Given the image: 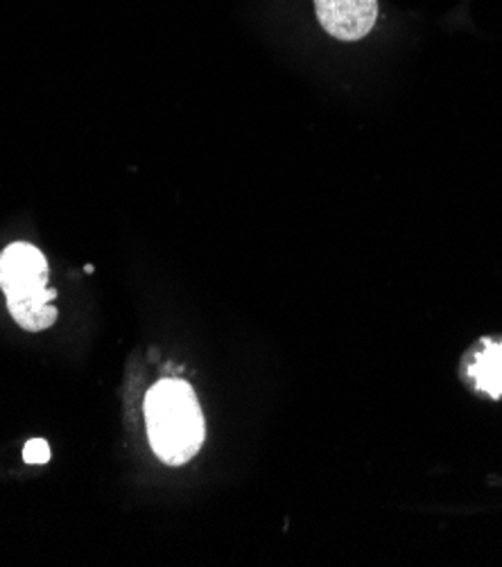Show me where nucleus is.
<instances>
[{
  "instance_id": "f03ea898",
  "label": "nucleus",
  "mask_w": 502,
  "mask_h": 567,
  "mask_svg": "<svg viewBox=\"0 0 502 567\" xmlns=\"http://www.w3.org/2000/svg\"><path fill=\"white\" fill-rule=\"evenodd\" d=\"M315 12L330 37L358 41L378 21V0H315Z\"/></svg>"
},
{
  "instance_id": "423d86ee",
  "label": "nucleus",
  "mask_w": 502,
  "mask_h": 567,
  "mask_svg": "<svg viewBox=\"0 0 502 567\" xmlns=\"http://www.w3.org/2000/svg\"><path fill=\"white\" fill-rule=\"evenodd\" d=\"M23 460H25V464H34V466L48 464L50 462V445L43 439H30L23 447Z\"/></svg>"
},
{
  "instance_id": "f257e3e1",
  "label": "nucleus",
  "mask_w": 502,
  "mask_h": 567,
  "mask_svg": "<svg viewBox=\"0 0 502 567\" xmlns=\"http://www.w3.org/2000/svg\"><path fill=\"white\" fill-rule=\"evenodd\" d=\"M145 425L154 455L167 466L191 462L206 434L197 395L180 378H165L147 391Z\"/></svg>"
},
{
  "instance_id": "7ed1b4c3",
  "label": "nucleus",
  "mask_w": 502,
  "mask_h": 567,
  "mask_svg": "<svg viewBox=\"0 0 502 567\" xmlns=\"http://www.w3.org/2000/svg\"><path fill=\"white\" fill-rule=\"evenodd\" d=\"M45 256L28 243H14L0 254V290L8 295H21L48 288Z\"/></svg>"
},
{
  "instance_id": "39448f33",
  "label": "nucleus",
  "mask_w": 502,
  "mask_h": 567,
  "mask_svg": "<svg viewBox=\"0 0 502 567\" xmlns=\"http://www.w3.org/2000/svg\"><path fill=\"white\" fill-rule=\"evenodd\" d=\"M473 384L491 399L502 395V342H486L469 367Z\"/></svg>"
},
{
  "instance_id": "20e7f679",
  "label": "nucleus",
  "mask_w": 502,
  "mask_h": 567,
  "mask_svg": "<svg viewBox=\"0 0 502 567\" xmlns=\"http://www.w3.org/2000/svg\"><path fill=\"white\" fill-rule=\"evenodd\" d=\"M58 292L41 288L21 295H8V310L12 319L28 332H41L58 321V308H54Z\"/></svg>"
}]
</instances>
